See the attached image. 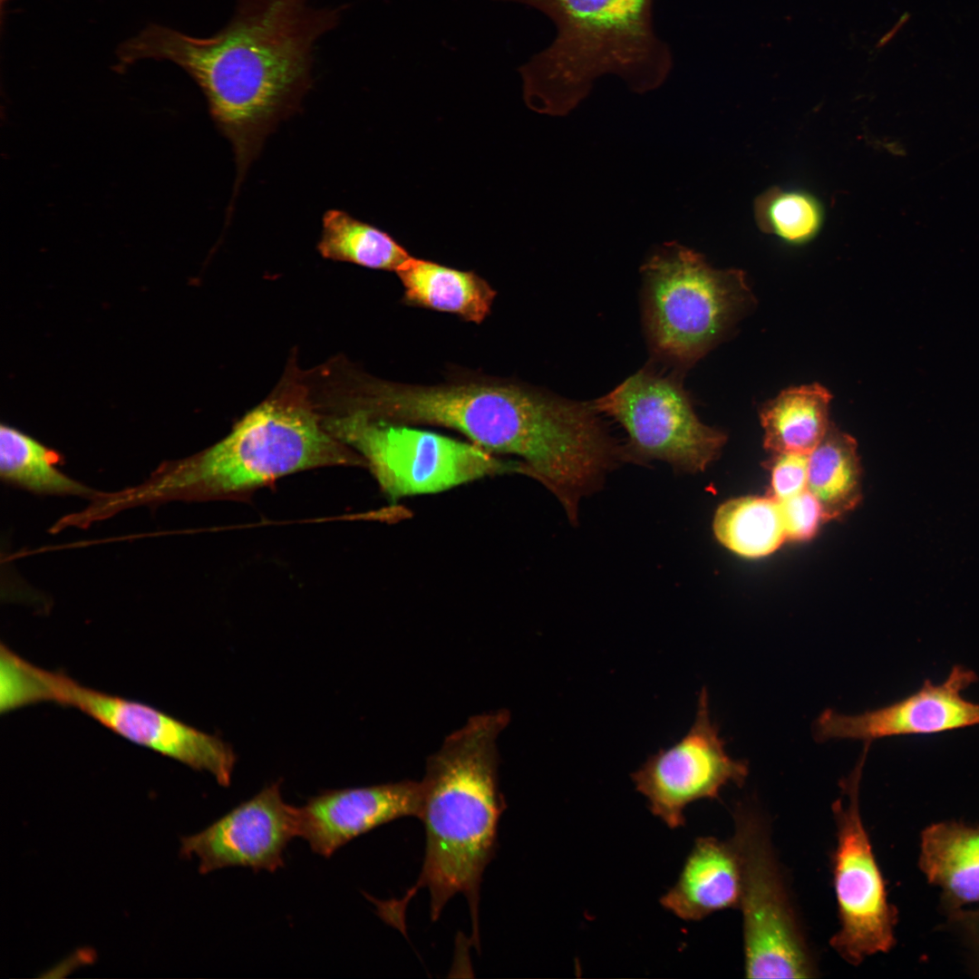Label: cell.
I'll return each instance as SVG.
<instances>
[{
	"label": "cell",
	"mask_w": 979,
	"mask_h": 979,
	"mask_svg": "<svg viewBox=\"0 0 979 979\" xmlns=\"http://www.w3.org/2000/svg\"><path fill=\"white\" fill-rule=\"evenodd\" d=\"M341 13L308 0H238L231 20L210 37L150 24L120 46L119 65L164 59L194 79L233 147L235 197L266 138L310 89L315 44Z\"/></svg>",
	"instance_id": "1"
},
{
	"label": "cell",
	"mask_w": 979,
	"mask_h": 979,
	"mask_svg": "<svg viewBox=\"0 0 979 979\" xmlns=\"http://www.w3.org/2000/svg\"><path fill=\"white\" fill-rule=\"evenodd\" d=\"M359 408L392 422L455 430L493 454L514 457L519 473L546 487L573 524L580 500L598 490L622 461L621 447L593 402L520 384L379 383L370 386Z\"/></svg>",
	"instance_id": "2"
},
{
	"label": "cell",
	"mask_w": 979,
	"mask_h": 979,
	"mask_svg": "<svg viewBox=\"0 0 979 979\" xmlns=\"http://www.w3.org/2000/svg\"><path fill=\"white\" fill-rule=\"evenodd\" d=\"M509 721L506 709L475 714L427 758L419 815L425 852L418 879L400 899L366 895L379 917L403 935L406 907L420 889L429 891L432 921L454 895L462 894L470 907L471 942L480 949V888L507 808L499 783L498 739Z\"/></svg>",
	"instance_id": "3"
},
{
	"label": "cell",
	"mask_w": 979,
	"mask_h": 979,
	"mask_svg": "<svg viewBox=\"0 0 979 979\" xmlns=\"http://www.w3.org/2000/svg\"><path fill=\"white\" fill-rule=\"evenodd\" d=\"M335 465L365 462L325 429L305 399L281 394L247 412L218 443L160 466L114 499L123 509L170 499H241L286 475Z\"/></svg>",
	"instance_id": "4"
},
{
	"label": "cell",
	"mask_w": 979,
	"mask_h": 979,
	"mask_svg": "<svg viewBox=\"0 0 979 979\" xmlns=\"http://www.w3.org/2000/svg\"><path fill=\"white\" fill-rule=\"evenodd\" d=\"M535 8L555 24L553 42L518 69L533 111L565 115L605 75L634 92L658 88L672 68L668 45L654 33L652 3L644 0H492Z\"/></svg>",
	"instance_id": "5"
},
{
	"label": "cell",
	"mask_w": 979,
	"mask_h": 979,
	"mask_svg": "<svg viewBox=\"0 0 979 979\" xmlns=\"http://www.w3.org/2000/svg\"><path fill=\"white\" fill-rule=\"evenodd\" d=\"M641 272L648 344L679 373L704 356L752 299L741 270L714 268L677 242L656 247Z\"/></svg>",
	"instance_id": "6"
},
{
	"label": "cell",
	"mask_w": 979,
	"mask_h": 979,
	"mask_svg": "<svg viewBox=\"0 0 979 979\" xmlns=\"http://www.w3.org/2000/svg\"><path fill=\"white\" fill-rule=\"evenodd\" d=\"M324 425L356 451L392 500L519 472L517 461L504 460L470 441L377 419L355 409Z\"/></svg>",
	"instance_id": "7"
},
{
	"label": "cell",
	"mask_w": 979,
	"mask_h": 979,
	"mask_svg": "<svg viewBox=\"0 0 979 979\" xmlns=\"http://www.w3.org/2000/svg\"><path fill=\"white\" fill-rule=\"evenodd\" d=\"M593 403L625 430L623 461L661 460L694 474L705 470L726 442L723 431L698 418L679 372L645 367Z\"/></svg>",
	"instance_id": "8"
},
{
	"label": "cell",
	"mask_w": 979,
	"mask_h": 979,
	"mask_svg": "<svg viewBox=\"0 0 979 979\" xmlns=\"http://www.w3.org/2000/svg\"><path fill=\"white\" fill-rule=\"evenodd\" d=\"M732 838L742 865L744 971L748 978H808L816 972L758 812H734Z\"/></svg>",
	"instance_id": "9"
},
{
	"label": "cell",
	"mask_w": 979,
	"mask_h": 979,
	"mask_svg": "<svg viewBox=\"0 0 979 979\" xmlns=\"http://www.w3.org/2000/svg\"><path fill=\"white\" fill-rule=\"evenodd\" d=\"M865 757L841 783V796L832 806L837 826L833 885L840 926L830 945L853 965L893 947L897 920L860 815L859 782Z\"/></svg>",
	"instance_id": "10"
},
{
	"label": "cell",
	"mask_w": 979,
	"mask_h": 979,
	"mask_svg": "<svg viewBox=\"0 0 979 979\" xmlns=\"http://www.w3.org/2000/svg\"><path fill=\"white\" fill-rule=\"evenodd\" d=\"M39 703L73 707L126 740L230 784L236 756L221 739L140 702L92 689L31 664Z\"/></svg>",
	"instance_id": "11"
},
{
	"label": "cell",
	"mask_w": 979,
	"mask_h": 979,
	"mask_svg": "<svg viewBox=\"0 0 979 979\" xmlns=\"http://www.w3.org/2000/svg\"><path fill=\"white\" fill-rule=\"evenodd\" d=\"M747 775V763L727 753L703 688L688 732L669 748L649 756L631 778L651 812L670 829H677L684 825L689 804L717 799L723 787L740 786Z\"/></svg>",
	"instance_id": "12"
},
{
	"label": "cell",
	"mask_w": 979,
	"mask_h": 979,
	"mask_svg": "<svg viewBox=\"0 0 979 979\" xmlns=\"http://www.w3.org/2000/svg\"><path fill=\"white\" fill-rule=\"evenodd\" d=\"M296 836L298 808L284 800L275 782L202 831L182 837L179 855L196 856L203 875L229 867L274 872L284 866L285 850Z\"/></svg>",
	"instance_id": "13"
},
{
	"label": "cell",
	"mask_w": 979,
	"mask_h": 979,
	"mask_svg": "<svg viewBox=\"0 0 979 979\" xmlns=\"http://www.w3.org/2000/svg\"><path fill=\"white\" fill-rule=\"evenodd\" d=\"M978 681L977 674L955 665L939 684L926 680L912 694L889 705L856 715L832 710L823 712L815 722L819 741L877 739L934 734L979 725V703L966 700L962 692Z\"/></svg>",
	"instance_id": "14"
},
{
	"label": "cell",
	"mask_w": 979,
	"mask_h": 979,
	"mask_svg": "<svg viewBox=\"0 0 979 979\" xmlns=\"http://www.w3.org/2000/svg\"><path fill=\"white\" fill-rule=\"evenodd\" d=\"M421 781L404 780L366 787L327 790L298 808L299 836L325 858L383 824L419 818Z\"/></svg>",
	"instance_id": "15"
},
{
	"label": "cell",
	"mask_w": 979,
	"mask_h": 979,
	"mask_svg": "<svg viewBox=\"0 0 979 979\" xmlns=\"http://www.w3.org/2000/svg\"><path fill=\"white\" fill-rule=\"evenodd\" d=\"M742 865L732 840L697 838L675 884L661 897L666 910L684 921H699L739 906Z\"/></svg>",
	"instance_id": "16"
},
{
	"label": "cell",
	"mask_w": 979,
	"mask_h": 979,
	"mask_svg": "<svg viewBox=\"0 0 979 979\" xmlns=\"http://www.w3.org/2000/svg\"><path fill=\"white\" fill-rule=\"evenodd\" d=\"M918 864L946 914L979 902V824L944 820L921 834Z\"/></svg>",
	"instance_id": "17"
},
{
	"label": "cell",
	"mask_w": 979,
	"mask_h": 979,
	"mask_svg": "<svg viewBox=\"0 0 979 979\" xmlns=\"http://www.w3.org/2000/svg\"><path fill=\"white\" fill-rule=\"evenodd\" d=\"M408 304L454 314L475 324L490 312L496 291L473 271L411 256L397 270Z\"/></svg>",
	"instance_id": "18"
},
{
	"label": "cell",
	"mask_w": 979,
	"mask_h": 979,
	"mask_svg": "<svg viewBox=\"0 0 979 979\" xmlns=\"http://www.w3.org/2000/svg\"><path fill=\"white\" fill-rule=\"evenodd\" d=\"M830 401L829 392L818 383L782 391L760 412L764 447L774 454H809L829 427Z\"/></svg>",
	"instance_id": "19"
},
{
	"label": "cell",
	"mask_w": 979,
	"mask_h": 979,
	"mask_svg": "<svg viewBox=\"0 0 979 979\" xmlns=\"http://www.w3.org/2000/svg\"><path fill=\"white\" fill-rule=\"evenodd\" d=\"M807 490L819 502L825 520L847 514L861 499V466L857 441L832 422L823 439L809 454Z\"/></svg>",
	"instance_id": "20"
},
{
	"label": "cell",
	"mask_w": 979,
	"mask_h": 979,
	"mask_svg": "<svg viewBox=\"0 0 979 979\" xmlns=\"http://www.w3.org/2000/svg\"><path fill=\"white\" fill-rule=\"evenodd\" d=\"M317 249L326 259L393 272L412 256L386 231L335 208L323 216Z\"/></svg>",
	"instance_id": "21"
},
{
	"label": "cell",
	"mask_w": 979,
	"mask_h": 979,
	"mask_svg": "<svg viewBox=\"0 0 979 979\" xmlns=\"http://www.w3.org/2000/svg\"><path fill=\"white\" fill-rule=\"evenodd\" d=\"M712 529L723 547L750 558L774 552L787 539L780 502L771 496L723 502L714 514Z\"/></svg>",
	"instance_id": "22"
},
{
	"label": "cell",
	"mask_w": 979,
	"mask_h": 979,
	"mask_svg": "<svg viewBox=\"0 0 979 979\" xmlns=\"http://www.w3.org/2000/svg\"><path fill=\"white\" fill-rule=\"evenodd\" d=\"M59 454L8 425L0 429L2 480L41 494L95 498L92 489L63 473L56 465Z\"/></svg>",
	"instance_id": "23"
},
{
	"label": "cell",
	"mask_w": 979,
	"mask_h": 979,
	"mask_svg": "<svg viewBox=\"0 0 979 979\" xmlns=\"http://www.w3.org/2000/svg\"><path fill=\"white\" fill-rule=\"evenodd\" d=\"M755 216L763 231L790 242L811 238L821 220L819 207L811 197L779 189L758 199Z\"/></svg>",
	"instance_id": "24"
},
{
	"label": "cell",
	"mask_w": 979,
	"mask_h": 979,
	"mask_svg": "<svg viewBox=\"0 0 979 979\" xmlns=\"http://www.w3.org/2000/svg\"><path fill=\"white\" fill-rule=\"evenodd\" d=\"M786 537L791 540L811 538L824 519L822 508L808 490L780 502Z\"/></svg>",
	"instance_id": "25"
},
{
	"label": "cell",
	"mask_w": 979,
	"mask_h": 979,
	"mask_svg": "<svg viewBox=\"0 0 979 979\" xmlns=\"http://www.w3.org/2000/svg\"><path fill=\"white\" fill-rule=\"evenodd\" d=\"M770 464L774 499L781 502L807 490L809 454L775 453Z\"/></svg>",
	"instance_id": "26"
},
{
	"label": "cell",
	"mask_w": 979,
	"mask_h": 979,
	"mask_svg": "<svg viewBox=\"0 0 979 979\" xmlns=\"http://www.w3.org/2000/svg\"><path fill=\"white\" fill-rule=\"evenodd\" d=\"M949 926L955 930L968 948L973 968L979 972V909L955 910L948 914Z\"/></svg>",
	"instance_id": "27"
},
{
	"label": "cell",
	"mask_w": 979,
	"mask_h": 979,
	"mask_svg": "<svg viewBox=\"0 0 979 979\" xmlns=\"http://www.w3.org/2000/svg\"><path fill=\"white\" fill-rule=\"evenodd\" d=\"M644 1H646V2L652 3V1H653V0H644Z\"/></svg>",
	"instance_id": "28"
}]
</instances>
